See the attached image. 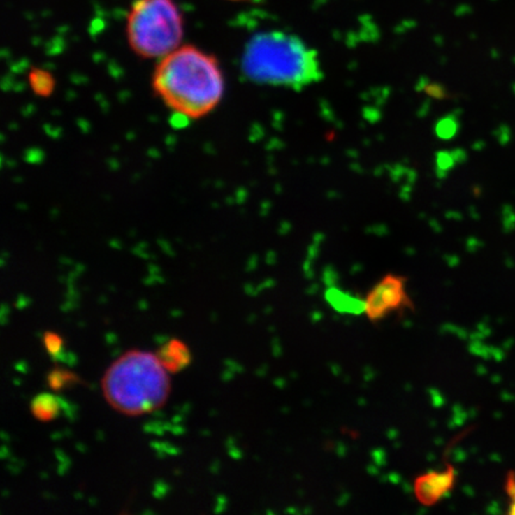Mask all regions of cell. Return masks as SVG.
Wrapping results in <instances>:
<instances>
[{"label":"cell","mask_w":515,"mask_h":515,"mask_svg":"<svg viewBox=\"0 0 515 515\" xmlns=\"http://www.w3.org/2000/svg\"><path fill=\"white\" fill-rule=\"evenodd\" d=\"M43 344H45L47 352L53 357L54 361H57V358L61 354L62 352V338L54 332H45L43 335Z\"/></svg>","instance_id":"11"},{"label":"cell","mask_w":515,"mask_h":515,"mask_svg":"<svg viewBox=\"0 0 515 515\" xmlns=\"http://www.w3.org/2000/svg\"><path fill=\"white\" fill-rule=\"evenodd\" d=\"M126 35L138 57L160 60L183 45V15L173 0H135L126 16Z\"/></svg>","instance_id":"4"},{"label":"cell","mask_w":515,"mask_h":515,"mask_svg":"<svg viewBox=\"0 0 515 515\" xmlns=\"http://www.w3.org/2000/svg\"><path fill=\"white\" fill-rule=\"evenodd\" d=\"M457 471L454 467H447L445 471H430L415 479L414 491L420 503L432 506L444 498H447L454 488Z\"/></svg>","instance_id":"6"},{"label":"cell","mask_w":515,"mask_h":515,"mask_svg":"<svg viewBox=\"0 0 515 515\" xmlns=\"http://www.w3.org/2000/svg\"><path fill=\"white\" fill-rule=\"evenodd\" d=\"M373 460L377 463L378 465H384L386 462V452L383 450H375L372 452Z\"/></svg>","instance_id":"14"},{"label":"cell","mask_w":515,"mask_h":515,"mask_svg":"<svg viewBox=\"0 0 515 515\" xmlns=\"http://www.w3.org/2000/svg\"><path fill=\"white\" fill-rule=\"evenodd\" d=\"M242 71L252 82L296 91L324 79L317 50L296 35L283 31L252 37L242 57Z\"/></svg>","instance_id":"2"},{"label":"cell","mask_w":515,"mask_h":515,"mask_svg":"<svg viewBox=\"0 0 515 515\" xmlns=\"http://www.w3.org/2000/svg\"><path fill=\"white\" fill-rule=\"evenodd\" d=\"M102 386L110 405L128 415L158 409L170 391L166 370L157 354L138 351H129L115 361Z\"/></svg>","instance_id":"3"},{"label":"cell","mask_w":515,"mask_h":515,"mask_svg":"<svg viewBox=\"0 0 515 515\" xmlns=\"http://www.w3.org/2000/svg\"><path fill=\"white\" fill-rule=\"evenodd\" d=\"M326 300L339 312L359 315L361 312H365L364 300L340 291L335 286H329L328 290L326 291Z\"/></svg>","instance_id":"8"},{"label":"cell","mask_w":515,"mask_h":515,"mask_svg":"<svg viewBox=\"0 0 515 515\" xmlns=\"http://www.w3.org/2000/svg\"><path fill=\"white\" fill-rule=\"evenodd\" d=\"M456 133V123L452 122L449 118L442 119L438 124V135L442 138H451Z\"/></svg>","instance_id":"12"},{"label":"cell","mask_w":515,"mask_h":515,"mask_svg":"<svg viewBox=\"0 0 515 515\" xmlns=\"http://www.w3.org/2000/svg\"><path fill=\"white\" fill-rule=\"evenodd\" d=\"M365 314L373 322L383 320L391 312L413 308L406 291V278L386 275L373 286L365 300Z\"/></svg>","instance_id":"5"},{"label":"cell","mask_w":515,"mask_h":515,"mask_svg":"<svg viewBox=\"0 0 515 515\" xmlns=\"http://www.w3.org/2000/svg\"><path fill=\"white\" fill-rule=\"evenodd\" d=\"M231 1H247V0H231Z\"/></svg>","instance_id":"15"},{"label":"cell","mask_w":515,"mask_h":515,"mask_svg":"<svg viewBox=\"0 0 515 515\" xmlns=\"http://www.w3.org/2000/svg\"><path fill=\"white\" fill-rule=\"evenodd\" d=\"M506 491L509 498V513L515 515V477L509 476L506 483Z\"/></svg>","instance_id":"13"},{"label":"cell","mask_w":515,"mask_h":515,"mask_svg":"<svg viewBox=\"0 0 515 515\" xmlns=\"http://www.w3.org/2000/svg\"><path fill=\"white\" fill-rule=\"evenodd\" d=\"M60 409H61L60 400L50 393H40L31 401V413L40 421L53 420L57 418Z\"/></svg>","instance_id":"9"},{"label":"cell","mask_w":515,"mask_h":515,"mask_svg":"<svg viewBox=\"0 0 515 515\" xmlns=\"http://www.w3.org/2000/svg\"><path fill=\"white\" fill-rule=\"evenodd\" d=\"M157 357L168 372L175 373L191 363V353L183 341L172 339L159 349Z\"/></svg>","instance_id":"7"},{"label":"cell","mask_w":515,"mask_h":515,"mask_svg":"<svg viewBox=\"0 0 515 515\" xmlns=\"http://www.w3.org/2000/svg\"><path fill=\"white\" fill-rule=\"evenodd\" d=\"M48 386L50 389L54 391H61L65 388H71V386H75L78 383H80V378L78 377L77 375L67 370L57 369L52 370L48 373Z\"/></svg>","instance_id":"10"},{"label":"cell","mask_w":515,"mask_h":515,"mask_svg":"<svg viewBox=\"0 0 515 515\" xmlns=\"http://www.w3.org/2000/svg\"><path fill=\"white\" fill-rule=\"evenodd\" d=\"M152 89L172 114L197 121L219 106L226 82L217 57L196 45H182L158 60Z\"/></svg>","instance_id":"1"}]
</instances>
